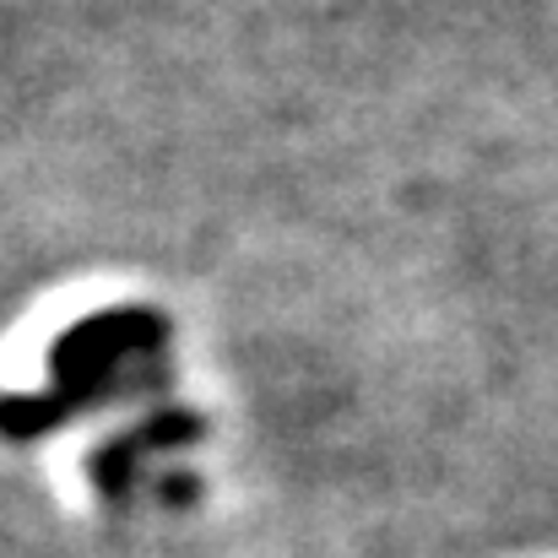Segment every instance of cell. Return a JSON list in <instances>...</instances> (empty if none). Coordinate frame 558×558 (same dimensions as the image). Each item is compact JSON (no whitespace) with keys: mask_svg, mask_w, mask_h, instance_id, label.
<instances>
[{"mask_svg":"<svg viewBox=\"0 0 558 558\" xmlns=\"http://www.w3.org/2000/svg\"><path fill=\"white\" fill-rule=\"evenodd\" d=\"M201 434V423L190 417V412H158L153 423H142L136 434H125V439H114L109 450H98L93 456V477H98V488L114 499L125 483H131V472H136V461L147 456V450H169V445H185Z\"/></svg>","mask_w":558,"mask_h":558,"instance_id":"obj_2","label":"cell"},{"mask_svg":"<svg viewBox=\"0 0 558 558\" xmlns=\"http://www.w3.org/2000/svg\"><path fill=\"white\" fill-rule=\"evenodd\" d=\"M163 337H169V326H163L158 310H109V315H93V320L71 326L54 342V353H49V364L60 374V390L54 396H22V401H11V412H5L11 439H27L38 428H54V423H65L82 407H98L114 364L120 359L158 353Z\"/></svg>","mask_w":558,"mask_h":558,"instance_id":"obj_1","label":"cell"}]
</instances>
